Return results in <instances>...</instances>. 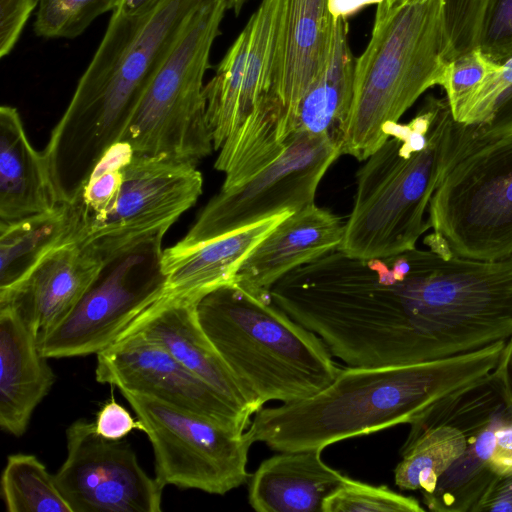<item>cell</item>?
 Segmentation results:
<instances>
[{"label": "cell", "instance_id": "obj_17", "mask_svg": "<svg viewBox=\"0 0 512 512\" xmlns=\"http://www.w3.org/2000/svg\"><path fill=\"white\" fill-rule=\"evenodd\" d=\"M196 302L163 296L136 318L119 338L139 335L160 345L250 418L259 409L202 329Z\"/></svg>", "mask_w": 512, "mask_h": 512}, {"label": "cell", "instance_id": "obj_20", "mask_svg": "<svg viewBox=\"0 0 512 512\" xmlns=\"http://www.w3.org/2000/svg\"><path fill=\"white\" fill-rule=\"evenodd\" d=\"M332 31L328 0H286L274 92L282 104L287 140L294 134L299 103L327 60Z\"/></svg>", "mask_w": 512, "mask_h": 512}, {"label": "cell", "instance_id": "obj_4", "mask_svg": "<svg viewBox=\"0 0 512 512\" xmlns=\"http://www.w3.org/2000/svg\"><path fill=\"white\" fill-rule=\"evenodd\" d=\"M205 334L260 410L269 401L308 398L340 372L323 340L271 299L235 282L196 302Z\"/></svg>", "mask_w": 512, "mask_h": 512}, {"label": "cell", "instance_id": "obj_2", "mask_svg": "<svg viewBox=\"0 0 512 512\" xmlns=\"http://www.w3.org/2000/svg\"><path fill=\"white\" fill-rule=\"evenodd\" d=\"M405 254L406 273H395L388 262L385 272L384 366L444 359L512 336V256L443 258L417 248Z\"/></svg>", "mask_w": 512, "mask_h": 512}, {"label": "cell", "instance_id": "obj_21", "mask_svg": "<svg viewBox=\"0 0 512 512\" xmlns=\"http://www.w3.org/2000/svg\"><path fill=\"white\" fill-rule=\"evenodd\" d=\"M285 211L195 246L163 250L165 295L198 301L210 291L235 280L250 252L286 217Z\"/></svg>", "mask_w": 512, "mask_h": 512}, {"label": "cell", "instance_id": "obj_33", "mask_svg": "<svg viewBox=\"0 0 512 512\" xmlns=\"http://www.w3.org/2000/svg\"><path fill=\"white\" fill-rule=\"evenodd\" d=\"M497 0H444L452 59L480 46Z\"/></svg>", "mask_w": 512, "mask_h": 512}, {"label": "cell", "instance_id": "obj_41", "mask_svg": "<svg viewBox=\"0 0 512 512\" xmlns=\"http://www.w3.org/2000/svg\"><path fill=\"white\" fill-rule=\"evenodd\" d=\"M493 373L501 385L505 402L512 414V336L505 342Z\"/></svg>", "mask_w": 512, "mask_h": 512}, {"label": "cell", "instance_id": "obj_9", "mask_svg": "<svg viewBox=\"0 0 512 512\" xmlns=\"http://www.w3.org/2000/svg\"><path fill=\"white\" fill-rule=\"evenodd\" d=\"M150 238L106 262L71 312L38 340L47 358L98 354L166 290L162 240Z\"/></svg>", "mask_w": 512, "mask_h": 512}, {"label": "cell", "instance_id": "obj_6", "mask_svg": "<svg viewBox=\"0 0 512 512\" xmlns=\"http://www.w3.org/2000/svg\"><path fill=\"white\" fill-rule=\"evenodd\" d=\"M461 147V125L446 98L439 101L424 149L389 136L357 171L353 208L338 250L363 260L414 250L431 228V197Z\"/></svg>", "mask_w": 512, "mask_h": 512}, {"label": "cell", "instance_id": "obj_18", "mask_svg": "<svg viewBox=\"0 0 512 512\" xmlns=\"http://www.w3.org/2000/svg\"><path fill=\"white\" fill-rule=\"evenodd\" d=\"M104 264L81 245L62 244L20 282L0 291V307L11 308L39 340L71 312Z\"/></svg>", "mask_w": 512, "mask_h": 512}, {"label": "cell", "instance_id": "obj_30", "mask_svg": "<svg viewBox=\"0 0 512 512\" xmlns=\"http://www.w3.org/2000/svg\"><path fill=\"white\" fill-rule=\"evenodd\" d=\"M122 0H40L35 33L45 38H75L100 15L114 11Z\"/></svg>", "mask_w": 512, "mask_h": 512}, {"label": "cell", "instance_id": "obj_10", "mask_svg": "<svg viewBox=\"0 0 512 512\" xmlns=\"http://www.w3.org/2000/svg\"><path fill=\"white\" fill-rule=\"evenodd\" d=\"M144 426L155 456V478L175 485L224 495L246 483L247 431L236 432L200 415L154 398L122 392Z\"/></svg>", "mask_w": 512, "mask_h": 512}, {"label": "cell", "instance_id": "obj_12", "mask_svg": "<svg viewBox=\"0 0 512 512\" xmlns=\"http://www.w3.org/2000/svg\"><path fill=\"white\" fill-rule=\"evenodd\" d=\"M196 165L134 153L124 168L110 217L81 245L105 263L140 243L164 236L202 194Z\"/></svg>", "mask_w": 512, "mask_h": 512}, {"label": "cell", "instance_id": "obj_45", "mask_svg": "<svg viewBox=\"0 0 512 512\" xmlns=\"http://www.w3.org/2000/svg\"><path fill=\"white\" fill-rule=\"evenodd\" d=\"M387 3H397V2H403V1H407V0H385Z\"/></svg>", "mask_w": 512, "mask_h": 512}, {"label": "cell", "instance_id": "obj_34", "mask_svg": "<svg viewBox=\"0 0 512 512\" xmlns=\"http://www.w3.org/2000/svg\"><path fill=\"white\" fill-rule=\"evenodd\" d=\"M512 92V56L485 80L454 118L456 122L479 126L488 122L498 104Z\"/></svg>", "mask_w": 512, "mask_h": 512}, {"label": "cell", "instance_id": "obj_8", "mask_svg": "<svg viewBox=\"0 0 512 512\" xmlns=\"http://www.w3.org/2000/svg\"><path fill=\"white\" fill-rule=\"evenodd\" d=\"M428 219L452 256H512V135L473 142L462 129V148L431 197Z\"/></svg>", "mask_w": 512, "mask_h": 512}, {"label": "cell", "instance_id": "obj_42", "mask_svg": "<svg viewBox=\"0 0 512 512\" xmlns=\"http://www.w3.org/2000/svg\"><path fill=\"white\" fill-rule=\"evenodd\" d=\"M383 0H328L329 12L333 20L346 18L371 4H379Z\"/></svg>", "mask_w": 512, "mask_h": 512}, {"label": "cell", "instance_id": "obj_40", "mask_svg": "<svg viewBox=\"0 0 512 512\" xmlns=\"http://www.w3.org/2000/svg\"><path fill=\"white\" fill-rule=\"evenodd\" d=\"M489 466L496 475L512 474V422L497 428Z\"/></svg>", "mask_w": 512, "mask_h": 512}, {"label": "cell", "instance_id": "obj_25", "mask_svg": "<svg viewBox=\"0 0 512 512\" xmlns=\"http://www.w3.org/2000/svg\"><path fill=\"white\" fill-rule=\"evenodd\" d=\"M348 19L333 20L327 60L297 108L294 133L328 137L340 146L353 99L355 59L349 39Z\"/></svg>", "mask_w": 512, "mask_h": 512}, {"label": "cell", "instance_id": "obj_1", "mask_svg": "<svg viewBox=\"0 0 512 512\" xmlns=\"http://www.w3.org/2000/svg\"><path fill=\"white\" fill-rule=\"evenodd\" d=\"M207 0H162L138 15L114 10L105 35L43 150L61 204L76 197L120 141L151 79L190 15Z\"/></svg>", "mask_w": 512, "mask_h": 512}, {"label": "cell", "instance_id": "obj_28", "mask_svg": "<svg viewBox=\"0 0 512 512\" xmlns=\"http://www.w3.org/2000/svg\"><path fill=\"white\" fill-rule=\"evenodd\" d=\"M123 141L100 158L74 200L64 204L69 219L67 243L82 244L112 214L123 183L124 168L134 155Z\"/></svg>", "mask_w": 512, "mask_h": 512}, {"label": "cell", "instance_id": "obj_38", "mask_svg": "<svg viewBox=\"0 0 512 512\" xmlns=\"http://www.w3.org/2000/svg\"><path fill=\"white\" fill-rule=\"evenodd\" d=\"M462 126L466 139L473 142H484L511 136L512 92L498 104L487 123L479 126L464 124Z\"/></svg>", "mask_w": 512, "mask_h": 512}, {"label": "cell", "instance_id": "obj_29", "mask_svg": "<svg viewBox=\"0 0 512 512\" xmlns=\"http://www.w3.org/2000/svg\"><path fill=\"white\" fill-rule=\"evenodd\" d=\"M1 495L9 512H72L54 475L31 454L8 456L1 476Z\"/></svg>", "mask_w": 512, "mask_h": 512}, {"label": "cell", "instance_id": "obj_23", "mask_svg": "<svg viewBox=\"0 0 512 512\" xmlns=\"http://www.w3.org/2000/svg\"><path fill=\"white\" fill-rule=\"evenodd\" d=\"M322 450L281 451L248 480V502L258 512H322L324 500L347 476L323 462Z\"/></svg>", "mask_w": 512, "mask_h": 512}, {"label": "cell", "instance_id": "obj_5", "mask_svg": "<svg viewBox=\"0 0 512 512\" xmlns=\"http://www.w3.org/2000/svg\"><path fill=\"white\" fill-rule=\"evenodd\" d=\"M452 60L444 0L377 4L370 40L355 59L353 99L341 154L365 161L416 100L441 86Z\"/></svg>", "mask_w": 512, "mask_h": 512}, {"label": "cell", "instance_id": "obj_16", "mask_svg": "<svg viewBox=\"0 0 512 512\" xmlns=\"http://www.w3.org/2000/svg\"><path fill=\"white\" fill-rule=\"evenodd\" d=\"M95 375L121 393L154 398L236 432H245L251 422L166 349L139 335L121 337L99 352Z\"/></svg>", "mask_w": 512, "mask_h": 512}, {"label": "cell", "instance_id": "obj_31", "mask_svg": "<svg viewBox=\"0 0 512 512\" xmlns=\"http://www.w3.org/2000/svg\"><path fill=\"white\" fill-rule=\"evenodd\" d=\"M425 508L411 496L387 486H375L347 478L323 502L322 512H424Z\"/></svg>", "mask_w": 512, "mask_h": 512}, {"label": "cell", "instance_id": "obj_19", "mask_svg": "<svg viewBox=\"0 0 512 512\" xmlns=\"http://www.w3.org/2000/svg\"><path fill=\"white\" fill-rule=\"evenodd\" d=\"M345 223L315 203L280 222L246 257L234 282L262 298L295 268L338 249Z\"/></svg>", "mask_w": 512, "mask_h": 512}, {"label": "cell", "instance_id": "obj_39", "mask_svg": "<svg viewBox=\"0 0 512 512\" xmlns=\"http://www.w3.org/2000/svg\"><path fill=\"white\" fill-rule=\"evenodd\" d=\"M472 512H512V474L497 475Z\"/></svg>", "mask_w": 512, "mask_h": 512}, {"label": "cell", "instance_id": "obj_43", "mask_svg": "<svg viewBox=\"0 0 512 512\" xmlns=\"http://www.w3.org/2000/svg\"><path fill=\"white\" fill-rule=\"evenodd\" d=\"M162 0H122L118 10L124 15H138L145 13L155 6H157Z\"/></svg>", "mask_w": 512, "mask_h": 512}, {"label": "cell", "instance_id": "obj_36", "mask_svg": "<svg viewBox=\"0 0 512 512\" xmlns=\"http://www.w3.org/2000/svg\"><path fill=\"white\" fill-rule=\"evenodd\" d=\"M40 0H0V57L14 48Z\"/></svg>", "mask_w": 512, "mask_h": 512}, {"label": "cell", "instance_id": "obj_11", "mask_svg": "<svg viewBox=\"0 0 512 512\" xmlns=\"http://www.w3.org/2000/svg\"><path fill=\"white\" fill-rule=\"evenodd\" d=\"M340 155V146L328 137L295 132L282 154L265 169L241 186L220 190L211 198L187 234L173 246L186 249L315 203L322 177Z\"/></svg>", "mask_w": 512, "mask_h": 512}, {"label": "cell", "instance_id": "obj_37", "mask_svg": "<svg viewBox=\"0 0 512 512\" xmlns=\"http://www.w3.org/2000/svg\"><path fill=\"white\" fill-rule=\"evenodd\" d=\"M94 426L97 434L107 440H121L133 430L144 431L142 422L134 419L114 398L98 411Z\"/></svg>", "mask_w": 512, "mask_h": 512}, {"label": "cell", "instance_id": "obj_26", "mask_svg": "<svg viewBox=\"0 0 512 512\" xmlns=\"http://www.w3.org/2000/svg\"><path fill=\"white\" fill-rule=\"evenodd\" d=\"M512 422L508 407L471 439L464 453L439 477L434 488L422 495L434 512H472L497 476L489 466L497 428Z\"/></svg>", "mask_w": 512, "mask_h": 512}, {"label": "cell", "instance_id": "obj_15", "mask_svg": "<svg viewBox=\"0 0 512 512\" xmlns=\"http://www.w3.org/2000/svg\"><path fill=\"white\" fill-rule=\"evenodd\" d=\"M507 408L493 371L441 399L410 422L401 459L394 470L400 490L428 494L439 477L464 453L472 437Z\"/></svg>", "mask_w": 512, "mask_h": 512}, {"label": "cell", "instance_id": "obj_14", "mask_svg": "<svg viewBox=\"0 0 512 512\" xmlns=\"http://www.w3.org/2000/svg\"><path fill=\"white\" fill-rule=\"evenodd\" d=\"M285 5L286 0L260 1L204 87L215 150L259 107L281 104L274 81Z\"/></svg>", "mask_w": 512, "mask_h": 512}, {"label": "cell", "instance_id": "obj_22", "mask_svg": "<svg viewBox=\"0 0 512 512\" xmlns=\"http://www.w3.org/2000/svg\"><path fill=\"white\" fill-rule=\"evenodd\" d=\"M38 339L9 307H0V427L25 433L33 411L49 393L55 375Z\"/></svg>", "mask_w": 512, "mask_h": 512}, {"label": "cell", "instance_id": "obj_44", "mask_svg": "<svg viewBox=\"0 0 512 512\" xmlns=\"http://www.w3.org/2000/svg\"><path fill=\"white\" fill-rule=\"evenodd\" d=\"M249 0H226L227 9L232 10L234 14L237 16L240 14L243 6L248 2Z\"/></svg>", "mask_w": 512, "mask_h": 512}, {"label": "cell", "instance_id": "obj_7", "mask_svg": "<svg viewBox=\"0 0 512 512\" xmlns=\"http://www.w3.org/2000/svg\"><path fill=\"white\" fill-rule=\"evenodd\" d=\"M226 10L207 0L186 21L121 136L136 154L196 165L214 149L203 79Z\"/></svg>", "mask_w": 512, "mask_h": 512}, {"label": "cell", "instance_id": "obj_13", "mask_svg": "<svg viewBox=\"0 0 512 512\" xmlns=\"http://www.w3.org/2000/svg\"><path fill=\"white\" fill-rule=\"evenodd\" d=\"M67 457L56 485L72 512H160L163 487L139 465L129 444L97 434L80 419L66 430Z\"/></svg>", "mask_w": 512, "mask_h": 512}, {"label": "cell", "instance_id": "obj_32", "mask_svg": "<svg viewBox=\"0 0 512 512\" xmlns=\"http://www.w3.org/2000/svg\"><path fill=\"white\" fill-rule=\"evenodd\" d=\"M500 66L491 60L480 47L474 48L454 59L446 68L441 87L455 118L468 99Z\"/></svg>", "mask_w": 512, "mask_h": 512}, {"label": "cell", "instance_id": "obj_27", "mask_svg": "<svg viewBox=\"0 0 512 512\" xmlns=\"http://www.w3.org/2000/svg\"><path fill=\"white\" fill-rule=\"evenodd\" d=\"M68 234L64 204L14 222H0V291L16 285L47 254L67 243Z\"/></svg>", "mask_w": 512, "mask_h": 512}, {"label": "cell", "instance_id": "obj_35", "mask_svg": "<svg viewBox=\"0 0 512 512\" xmlns=\"http://www.w3.org/2000/svg\"><path fill=\"white\" fill-rule=\"evenodd\" d=\"M479 47L498 64L512 56V0L496 1Z\"/></svg>", "mask_w": 512, "mask_h": 512}, {"label": "cell", "instance_id": "obj_3", "mask_svg": "<svg viewBox=\"0 0 512 512\" xmlns=\"http://www.w3.org/2000/svg\"><path fill=\"white\" fill-rule=\"evenodd\" d=\"M506 341L444 359L341 369L318 393L255 413L246 430L272 450H323L347 438L410 423L496 367Z\"/></svg>", "mask_w": 512, "mask_h": 512}, {"label": "cell", "instance_id": "obj_24", "mask_svg": "<svg viewBox=\"0 0 512 512\" xmlns=\"http://www.w3.org/2000/svg\"><path fill=\"white\" fill-rule=\"evenodd\" d=\"M59 204L43 151L30 143L18 110L0 107V222L49 212Z\"/></svg>", "mask_w": 512, "mask_h": 512}]
</instances>
